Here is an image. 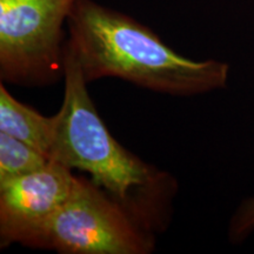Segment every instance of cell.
Instances as JSON below:
<instances>
[{"label": "cell", "instance_id": "obj_1", "mask_svg": "<svg viewBox=\"0 0 254 254\" xmlns=\"http://www.w3.org/2000/svg\"><path fill=\"white\" fill-rule=\"evenodd\" d=\"M67 30L65 46L75 56L88 84L118 78L178 97L226 86L230 71L226 63L185 58L151 28L93 0L75 2Z\"/></svg>", "mask_w": 254, "mask_h": 254}, {"label": "cell", "instance_id": "obj_2", "mask_svg": "<svg viewBox=\"0 0 254 254\" xmlns=\"http://www.w3.org/2000/svg\"><path fill=\"white\" fill-rule=\"evenodd\" d=\"M64 100L49 160L88 173L100 186L150 226L146 200L167 190V176L119 144L97 112L88 82L72 51L64 47Z\"/></svg>", "mask_w": 254, "mask_h": 254}, {"label": "cell", "instance_id": "obj_3", "mask_svg": "<svg viewBox=\"0 0 254 254\" xmlns=\"http://www.w3.org/2000/svg\"><path fill=\"white\" fill-rule=\"evenodd\" d=\"M151 228L100 186L82 177L67 201L24 243L63 254H148Z\"/></svg>", "mask_w": 254, "mask_h": 254}, {"label": "cell", "instance_id": "obj_4", "mask_svg": "<svg viewBox=\"0 0 254 254\" xmlns=\"http://www.w3.org/2000/svg\"><path fill=\"white\" fill-rule=\"evenodd\" d=\"M78 0H0V79L46 86L64 78L67 23Z\"/></svg>", "mask_w": 254, "mask_h": 254}, {"label": "cell", "instance_id": "obj_5", "mask_svg": "<svg viewBox=\"0 0 254 254\" xmlns=\"http://www.w3.org/2000/svg\"><path fill=\"white\" fill-rule=\"evenodd\" d=\"M78 177L50 161L45 167L0 184V244H21L72 195Z\"/></svg>", "mask_w": 254, "mask_h": 254}, {"label": "cell", "instance_id": "obj_6", "mask_svg": "<svg viewBox=\"0 0 254 254\" xmlns=\"http://www.w3.org/2000/svg\"><path fill=\"white\" fill-rule=\"evenodd\" d=\"M55 124V116H43L20 103L0 82V132L24 141L49 159Z\"/></svg>", "mask_w": 254, "mask_h": 254}, {"label": "cell", "instance_id": "obj_7", "mask_svg": "<svg viewBox=\"0 0 254 254\" xmlns=\"http://www.w3.org/2000/svg\"><path fill=\"white\" fill-rule=\"evenodd\" d=\"M49 163L32 146L0 132V184L40 170Z\"/></svg>", "mask_w": 254, "mask_h": 254}, {"label": "cell", "instance_id": "obj_8", "mask_svg": "<svg viewBox=\"0 0 254 254\" xmlns=\"http://www.w3.org/2000/svg\"><path fill=\"white\" fill-rule=\"evenodd\" d=\"M254 231V198L240 204L231 219L228 234L232 243H241Z\"/></svg>", "mask_w": 254, "mask_h": 254}]
</instances>
